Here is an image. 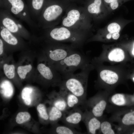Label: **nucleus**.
Returning <instances> with one entry per match:
<instances>
[{"label": "nucleus", "mask_w": 134, "mask_h": 134, "mask_svg": "<svg viewBox=\"0 0 134 134\" xmlns=\"http://www.w3.org/2000/svg\"><path fill=\"white\" fill-rule=\"evenodd\" d=\"M32 92V89L31 88L25 87L22 90L21 97L25 103L27 105L31 103L32 99L30 95Z\"/></svg>", "instance_id": "obj_27"}, {"label": "nucleus", "mask_w": 134, "mask_h": 134, "mask_svg": "<svg viewBox=\"0 0 134 134\" xmlns=\"http://www.w3.org/2000/svg\"><path fill=\"white\" fill-rule=\"evenodd\" d=\"M132 134H134V132H133Z\"/></svg>", "instance_id": "obj_36"}, {"label": "nucleus", "mask_w": 134, "mask_h": 134, "mask_svg": "<svg viewBox=\"0 0 134 134\" xmlns=\"http://www.w3.org/2000/svg\"><path fill=\"white\" fill-rule=\"evenodd\" d=\"M72 3L67 0H46L37 23L39 29L57 26Z\"/></svg>", "instance_id": "obj_1"}, {"label": "nucleus", "mask_w": 134, "mask_h": 134, "mask_svg": "<svg viewBox=\"0 0 134 134\" xmlns=\"http://www.w3.org/2000/svg\"><path fill=\"white\" fill-rule=\"evenodd\" d=\"M72 3L66 10L61 20V25L88 33L91 25V18L83 7Z\"/></svg>", "instance_id": "obj_5"}, {"label": "nucleus", "mask_w": 134, "mask_h": 134, "mask_svg": "<svg viewBox=\"0 0 134 134\" xmlns=\"http://www.w3.org/2000/svg\"><path fill=\"white\" fill-rule=\"evenodd\" d=\"M110 101L113 104L118 106H123L127 103L126 95L123 94L116 93L113 95L110 98Z\"/></svg>", "instance_id": "obj_22"}, {"label": "nucleus", "mask_w": 134, "mask_h": 134, "mask_svg": "<svg viewBox=\"0 0 134 134\" xmlns=\"http://www.w3.org/2000/svg\"><path fill=\"white\" fill-rule=\"evenodd\" d=\"M0 7L26 23L33 31H38L37 24L31 19L25 0H0Z\"/></svg>", "instance_id": "obj_7"}, {"label": "nucleus", "mask_w": 134, "mask_h": 134, "mask_svg": "<svg viewBox=\"0 0 134 134\" xmlns=\"http://www.w3.org/2000/svg\"><path fill=\"white\" fill-rule=\"evenodd\" d=\"M82 121L85 125L88 134H96L98 132L100 133L101 121L100 119L94 116L86 109L83 112Z\"/></svg>", "instance_id": "obj_15"}, {"label": "nucleus", "mask_w": 134, "mask_h": 134, "mask_svg": "<svg viewBox=\"0 0 134 134\" xmlns=\"http://www.w3.org/2000/svg\"><path fill=\"white\" fill-rule=\"evenodd\" d=\"M84 7L90 18L94 19L101 18L103 11L107 10L103 0H86Z\"/></svg>", "instance_id": "obj_13"}, {"label": "nucleus", "mask_w": 134, "mask_h": 134, "mask_svg": "<svg viewBox=\"0 0 134 134\" xmlns=\"http://www.w3.org/2000/svg\"><path fill=\"white\" fill-rule=\"evenodd\" d=\"M100 133L103 134H115L111 123L109 121H104L101 122Z\"/></svg>", "instance_id": "obj_26"}, {"label": "nucleus", "mask_w": 134, "mask_h": 134, "mask_svg": "<svg viewBox=\"0 0 134 134\" xmlns=\"http://www.w3.org/2000/svg\"><path fill=\"white\" fill-rule=\"evenodd\" d=\"M3 69L4 74L8 78H13L15 76V67L13 65H8L4 64L3 66Z\"/></svg>", "instance_id": "obj_29"}, {"label": "nucleus", "mask_w": 134, "mask_h": 134, "mask_svg": "<svg viewBox=\"0 0 134 134\" xmlns=\"http://www.w3.org/2000/svg\"><path fill=\"white\" fill-rule=\"evenodd\" d=\"M91 62L97 72L96 86H103L109 90L123 81L125 75L123 64L108 66Z\"/></svg>", "instance_id": "obj_4"}, {"label": "nucleus", "mask_w": 134, "mask_h": 134, "mask_svg": "<svg viewBox=\"0 0 134 134\" xmlns=\"http://www.w3.org/2000/svg\"><path fill=\"white\" fill-rule=\"evenodd\" d=\"M0 34L1 39L9 45L16 46L19 43V39L17 37L18 35L10 32L1 25Z\"/></svg>", "instance_id": "obj_19"}, {"label": "nucleus", "mask_w": 134, "mask_h": 134, "mask_svg": "<svg viewBox=\"0 0 134 134\" xmlns=\"http://www.w3.org/2000/svg\"><path fill=\"white\" fill-rule=\"evenodd\" d=\"M121 29V26L119 23L112 22L104 28L99 30L96 34L88 39L87 42H109L117 41L120 37Z\"/></svg>", "instance_id": "obj_11"}, {"label": "nucleus", "mask_w": 134, "mask_h": 134, "mask_svg": "<svg viewBox=\"0 0 134 134\" xmlns=\"http://www.w3.org/2000/svg\"><path fill=\"white\" fill-rule=\"evenodd\" d=\"M72 3H84L85 0H67Z\"/></svg>", "instance_id": "obj_33"}, {"label": "nucleus", "mask_w": 134, "mask_h": 134, "mask_svg": "<svg viewBox=\"0 0 134 134\" xmlns=\"http://www.w3.org/2000/svg\"><path fill=\"white\" fill-rule=\"evenodd\" d=\"M131 0H103L106 9L114 10L117 9L125 2Z\"/></svg>", "instance_id": "obj_25"}, {"label": "nucleus", "mask_w": 134, "mask_h": 134, "mask_svg": "<svg viewBox=\"0 0 134 134\" xmlns=\"http://www.w3.org/2000/svg\"><path fill=\"white\" fill-rule=\"evenodd\" d=\"M64 113L53 106L50 108L48 113L49 120L51 122L57 123L61 120L63 117Z\"/></svg>", "instance_id": "obj_23"}, {"label": "nucleus", "mask_w": 134, "mask_h": 134, "mask_svg": "<svg viewBox=\"0 0 134 134\" xmlns=\"http://www.w3.org/2000/svg\"><path fill=\"white\" fill-rule=\"evenodd\" d=\"M25 0L31 18L37 24L46 0Z\"/></svg>", "instance_id": "obj_16"}, {"label": "nucleus", "mask_w": 134, "mask_h": 134, "mask_svg": "<svg viewBox=\"0 0 134 134\" xmlns=\"http://www.w3.org/2000/svg\"><path fill=\"white\" fill-rule=\"evenodd\" d=\"M52 97L53 105L64 112L67 110V106L65 97L61 92H55Z\"/></svg>", "instance_id": "obj_20"}, {"label": "nucleus", "mask_w": 134, "mask_h": 134, "mask_svg": "<svg viewBox=\"0 0 134 134\" xmlns=\"http://www.w3.org/2000/svg\"><path fill=\"white\" fill-rule=\"evenodd\" d=\"M115 117L121 127L134 125V110L125 113L122 112L118 113Z\"/></svg>", "instance_id": "obj_18"}, {"label": "nucleus", "mask_w": 134, "mask_h": 134, "mask_svg": "<svg viewBox=\"0 0 134 134\" xmlns=\"http://www.w3.org/2000/svg\"><path fill=\"white\" fill-rule=\"evenodd\" d=\"M0 93L5 97H11L13 93V88L11 83L7 80L3 81L0 85Z\"/></svg>", "instance_id": "obj_24"}, {"label": "nucleus", "mask_w": 134, "mask_h": 134, "mask_svg": "<svg viewBox=\"0 0 134 134\" xmlns=\"http://www.w3.org/2000/svg\"><path fill=\"white\" fill-rule=\"evenodd\" d=\"M31 117L29 113L27 112H20L17 114L16 116V122L18 124H22L28 120Z\"/></svg>", "instance_id": "obj_30"}, {"label": "nucleus", "mask_w": 134, "mask_h": 134, "mask_svg": "<svg viewBox=\"0 0 134 134\" xmlns=\"http://www.w3.org/2000/svg\"><path fill=\"white\" fill-rule=\"evenodd\" d=\"M126 53L123 44L104 45L100 55L92 59V62L103 64H123L126 58Z\"/></svg>", "instance_id": "obj_8"}, {"label": "nucleus", "mask_w": 134, "mask_h": 134, "mask_svg": "<svg viewBox=\"0 0 134 134\" xmlns=\"http://www.w3.org/2000/svg\"><path fill=\"white\" fill-rule=\"evenodd\" d=\"M46 41H48L47 47L49 58L55 63L63 60L76 50L80 49L71 44H68L62 42Z\"/></svg>", "instance_id": "obj_10"}, {"label": "nucleus", "mask_w": 134, "mask_h": 134, "mask_svg": "<svg viewBox=\"0 0 134 134\" xmlns=\"http://www.w3.org/2000/svg\"><path fill=\"white\" fill-rule=\"evenodd\" d=\"M85 0V1L86 0Z\"/></svg>", "instance_id": "obj_37"}, {"label": "nucleus", "mask_w": 134, "mask_h": 134, "mask_svg": "<svg viewBox=\"0 0 134 134\" xmlns=\"http://www.w3.org/2000/svg\"><path fill=\"white\" fill-rule=\"evenodd\" d=\"M60 89V91L65 98L67 110L78 107L79 105H84V103L78 97L65 89L61 88Z\"/></svg>", "instance_id": "obj_17"}, {"label": "nucleus", "mask_w": 134, "mask_h": 134, "mask_svg": "<svg viewBox=\"0 0 134 134\" xmlns=\"http://www.w3.org/2000/svg\"><path fill=\"white\" fill-rule=\"evenodd\" d=\"M132 53L133 55L134 56V44L133 45V47L132 51Z\"/></svg>", "instance_id": "obj_34"}, {"label": "nucleus", "mask_w": 134, "mask_h": 134, "mask_svg": "<svg viewBox=\"0 0 134 134\" xmlns=\"http://www.w3.org/2000/svg\"><path fill=\"white\" fill-rule=\"evenodd\" d=\"M77 49L60 61L55 63L56 69L64 77L74 73L76 70L83 69L91 62L87 55Z\"/></svg>", "instance_id": "obj_6"}, {"label": "nucleus", "mask_w": 134, "mask_h": 134, "mask_svg": "<svg viewBox=\"0 0 134 134\" xmlns=\"http://www.w3.org/2000/svg\"><path fill=\"white\" fill-rule=\"evenodd\" d=\"M107 93H99L86 100L84 105L86 107L85 109L100 119L107 106Z\"/></svg>", "instance_id": "obj_12"}, {"label": "nucleus", "mask_w": 134, "mask_h": 134, "mask_svg": "<svg viewBox=\"0 0 134 134\" xmlns=\"http://www.w3.org/2000/svg\"><path fill=\"white\" fill-rule=\"evenodd\" d=\"M32 68V67L31 65L19 66L17 68V73L21 78L24 79L27 73L31 70Z\"/></svg>", "instance_id": "obj_28"}, {"label": "nucleus", "mask_w": 134, "mask_h": 134, "mask_svg": "<svg viewBox=\"0 0 134 134\" xmlns=\"http://www.w3.org/2000/svg\"><path fill=\"white\" fill-rule=\"evenodd\" d=\"M133 79L134 81V77H133Z\"/></svg>", "instance_id": "obj_35"}, {"label": "nucleus", "mask_w": 134, "mask_h": 134, "mask_svg": "<svg viewBox=\"0 0 134 134\" xmlns=\"http://www.w3.org/2000/svg\"><path fill=\"white\" fill-rule=\"evenodd\" d=\"M4 43L1 39H0V54L1 55L3 53V51Z\"/></svg>", "instance_id": "obj_32"}, {"label": "nucleus", "mask_w": 134, "mask_h": 134, "mask_svg": "<svg viewBox=\"0 0 134 134\" xmlns=\"http://www.w3.org/2000/svg\"><path fill=\"white\" fill-rule=\"evenodd\" d=\"M91 63L81 70L79 72L73 73L62 77L59 86L78 97L85 103L86 100L87 89L89 76L91 71L94 69Z\"/></svg>", "instance_id": "obj_3"}, {"label": "nucleus", "mask_w": 134, "mask_h": 134, "mask_svg": "<svg viewBox=\"0 0 134 134\" xmlns=\"http://www.w3.org/2000/svg\"><path fill=\"white\" fill-rule=\"evenodd\" d=\"M37 110L42 119L46 121H47L49 120L48 114L47 112L46 108L44 104H39L37 107Z\"/></svg>", "instance_id": "obj_31"}, {"label": "nucleus", "mask_w": 134, "mask_h": 134, "mask_svg": "<svg viewBox=\"0 0 134 134\" xmlns=\"http://www.w3.org/2000/svg\"><path fill=\"white\" fill-rule=\"evenodd\" d=\"M0 24L10 32L19 36L28 37L29 31L19 20L10 13L4 9H0Z\"/></svg>", "instance_id": "obj_9"}, {"label": "nucleus", "mask_w": 134, "mask_h": 134, "mask_svg": "<svg viewBox=\"0 0 134 134\" xmlns=\"http://www.w3.org/2000/svg\"><path fill=\"white\" fill-rule=\"evenodd\" d=\"M83 113L80 109L77 107L64 112L61 121L65 125L77 128L82 121Z\"/></svg>", "instance_id": "obj_14"}, {"label": "nucleus", "mask_w": 134, "mask_h": 134, "mask_svg": "<svg viewBox=\"0 0 134 134\" xmlns=\"http://www.w3.org/2000/svg\"><path fill=\"white\" fill-rule=\"evenodd\" d=\"M54 132L58 134H83L77 131L74 128L67 125H58L54 129Z\"/></svg>", "instance_id": "obj_21"}, {"label": "nucleus", "mask_w": 134, "mask_h": 134, "mask_svg": "<svg viewBox=\"0 0 134 134\" xmlns=\"http://www.w3.org/2000/svg\"><path fill=\"white\" fill-rule=\"evenodd\" d=\"M43 32L46 41L69 42L81 48L90 37L88 32L73 29L62 25L40 29Z\"/></svg>", "instance_id": "obj_2"}]
</instances>
